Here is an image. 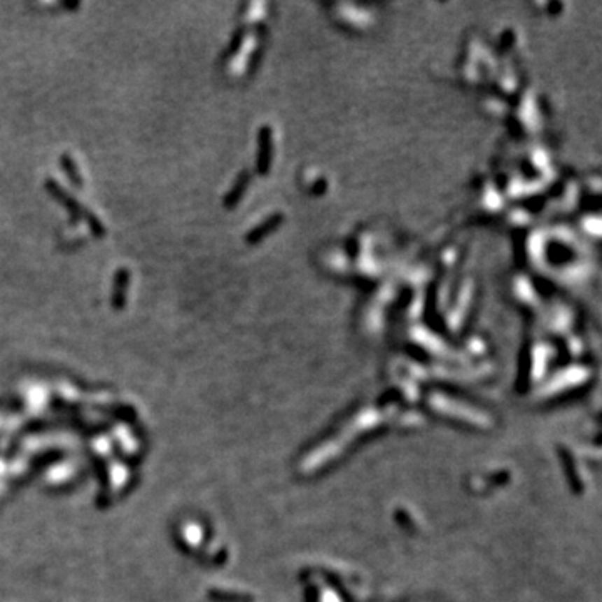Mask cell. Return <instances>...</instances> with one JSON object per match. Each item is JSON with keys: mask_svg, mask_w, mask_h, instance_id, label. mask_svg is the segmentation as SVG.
<instances>
[{"mask_svg": "<svg viewBox=\"0 0 602 602\" xmlns=\"http://www.w3.org/2000/svg\"><path fill=\"white\" fill-rule=\"evenodd\" d=\"M46 191L49 192V195L52 196L60 206H64V208L67 209L69 216H71V219H69V223H71V225H77V223L83 219L84 206L79 204V201H77L74 196L69 195V192L62 186H60L57 181L47 179L46 181Z\"/></svg>", "mask_w": 602, "mask_h": 602, "instance_id": "obj_1", "label": "cell"}, {"mask_svg": "<svg viewBox=\"0 0 602 602\" xmlns=\"http://www.w3.org/2000/svg\"><path fill=\"white\" fill-rule=\"evenodd\" d=\"M129 281H131V273H129L127 268H119L115 271L113 296H111V307H113L115 312H120V309L126 307Z\"/></svg>", "mask_w": 602, "mask_h": 602, "instance_id": "obj_2", "label": "cell"}, {"mask_svg": "<svg viewBox=\"0 0 602 602\" xmlns=\"http://www.w3.org/2000/svg\"><path fill=\"white\" fill-rule=\"evenodd\" d=\"M59 162H60V167H62V171L69 178V181H71L76 188H83L84 179H83V174L79 173V167H77L74 158H72L71 154L64 153L62 156H60Z\"/></svg>", "mask_w": 602, "mask_h": 602, "instance_id": "obj_3", "label": "cell"}, {"mask_svg": "<svg viewBox=\"0 0 602 602\" xmlns=\"http://www.w3.org/2000/svg\"><path fill=\"white\" fill-rule=\"evenodd\" d=\"M83 219H85V223H88L90 233H92L96 238H104L106 236V227L102 225V221L99 219L96 214L92 213V211L88 208H83Z\"/></svg>", "mask_w": 602, "mask_h": 602, "instance_id": "obj_4", "label": "cell"}, {"mask_svg": "<svg viewBox=\"0 0 602 602\" xmlns=\"http://www.w3.org/2000/svg\"><path fill=\"white\" fill-rule=\"evenodd\" d=\"M244 183H246V179H244V176H243V178H241L238 181V184H236L233 191H231L230 195H226V197H225V206H226V208H233V206L236 203H238V197H239V195H241V192H243V189H244Z\"/></svg>", "mask_w": 602, "mask_h": 602, "instance_id": "obj_5", "label": "cell"}, {"mask_svg": "<svg viewBox=\"0 0 602 602\" xmlns=\"http://www.w3.org/2000/svg\"><path fill=\"white\" fill-rule=\"evenodd\" d=\"M60 7H64V8H79L80 7V4L79 2H60Z\"/></svg>", "mask_w": 602, "mask_h": 602, "instance_id": "obj_6", "label": "cell"}]
</instances>
